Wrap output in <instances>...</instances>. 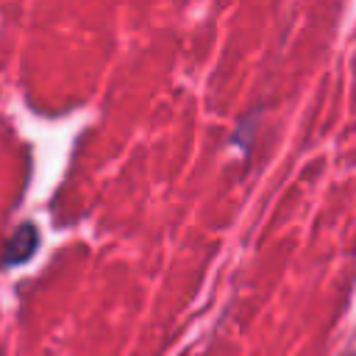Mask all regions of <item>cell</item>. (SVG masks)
<instances>
[{
    "instance_id": "cell-1",
    "label": "cell",
    "mask_w": 356,
    "mask_h": 356,
    "mask_svg": "<svg viewBox=\"0 0 356 356\" xmlns=\"http://www.w3.org/2000/svg\"><path fill=\"white\" fill-rule=\"evenodd\" d=\"M36 239H39L36 228H33L31 222H22V225L11 234L0 264H3V267H17V264H22L25 259H31V253L36 250Z\"/></svg>"
}]
</instances>
